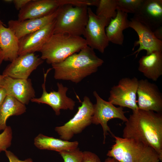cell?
Listing matches in <instances>:
<instances>
[{"label": "cell", "mask_w": 162, "mask_h": 162, "mask_svg": "<svg viewBox=\"0 0 162 162\" xmlns=\"http://www.w3.org/2000/svg\"><path fill=\"white\" fill-rule=\"evenodd\" d=\"M81 106L78 107L74 116L64 125L55 128L61 139L69 141L73 136L79 134L92 123L94 105L87 96L83 98Z\"/></svg>", "instance_id": "cell-6"}, {"label": "cell", "mask_w": 162, "mask_h": 162, "mask_svg": "<svg viewBox=\"0 0 162 162\" xmlns=\"http://www.w3.org/2000/svg\"><path fill=\"white\" fill-rule=\"evenodd\" d=\"M3 60L4 57L3 53L1 50L0 49V66Z\"/></svg>", "instance_id": "cell-35"}, {"label": "cell", "mask_w": 162, "mask_h": 162, "mask_svg": "<svg viewBox=\"0 0 162 162\" xmlns=\"http://www.w3.org/2000/svg\"><path fill=\"white\" fill-rule=\"evenodd\" d=\"M132 112L125 122L122 138L134 140L152 147L162 161L161 113L139 109Z\"/></svg>", "instance_id": "cell-1"}, {"label": "cell", "mask_w": 162, "mask_h": 162, "mask_svg": "<svg viewBox=\"0 0 162 162\" xmlns=\"http://www.w3.org/2000/svg\"><path fill=\"white\" fill-rule=\"evenodd\" d=\"M129 27L137 33L139 40L135 42L133 49L138 45V49L129 56L135 54L137 57L140 52L145 50L146 55L156 51H162V40L157 39L153 32L144 24L133 17L129 20Z\"/></svg>", "instance_id": "cell-14"}, {"label": "cell", "mask_w": 162, "mask_h": 162, "mask_svg": "<svg viewBox=\"0 0 162 162\" xmlns=\"http://www.w3.org/2000/svg\"><path fill=\"white\" fill-rule=\"evenodd\" d=\"M81 162H101L98 156L95 153L88 151L83 152Z\"/></svg>", "instance_id": "cell-28"}, {"label": "cell", "mask_w": 162, "mask_h": 162, "mask_svg": "<svg viewBox=\"0 0 162 162\" xmlns=\"http://www.w3.org/2000/svg\"><path fill=\"white\" fill-rule=\"evenodd\" d=\"M138 82V79L135 77L122 78L117 85L111 88L108 101L114 105L128 108L132 111L137 110L139 108L136 97Z\"/></svg>", "instance_id": "cell-7"}, {"label": "cell", "mask_w": 162, "mask_h": 162, "mask_svg": "<svg viewBox=\"0 0 162 162\" xmlns=\"http://www.w3.org/2000/svg\"><path fill=\"white\" fill-rule=\"evenodd\" d=\"M7 95L5 89L3 87H0V106Z\"/></svg>", "instance_id": "cell-32"}, {"label": "cell", "mask_w": 162, "mask_h": 162, "mask_svg": "<svg viewBox=\"0 0 162 162\" xmlns=\"http://www.w3.org/2000/svg\"><path fill=\"white\" fill-rule=\"evenodd\" d=\"M138 63L139 71L148 79L156 81L162 75V51L142 56Z\"/></svg>", "instance_id": "cell-19"}, {"label": "cell", "mask_w": 162, "mask_h": 162, "mask_svg": "<svg viewBox=\"0 0 162 162\" xmlns=\"http://www.w3.org/2000/svg\"><path fill=\"white\" fill-rule=\"evenodd\" d=\"M115 143L106 154L120 162H160V156L152 147L138 141L116 136Z\"/></svg>", "instance_id": "cell-3"}, {"label": "cell", "mask_w": 162, "mask_h": 162, "mask_svg": "<svg viewBox=\"0 0 162 162\" xmlns=\"http://www.w3.org/2000/svg\"><path fill=\"white\" fill-rule=\"evenodd\" d=\"M55 20L41 29L19 40L18 56L40 52L54 34Z\"/></svg>", "instance_id": "cell-15"}, {"label": "cell", "mask_w": 162, "mask_h": 162, "mask_svg": "<svg viewBox=\"0 0 162 162\" xmlns=\"http://www.w3.org/2000/svg\"><path fill=\"white\" fill-rule=\"evenodd\" d=\"M88 13V20L82 35L88 46L104 53L109 43L105 32L106 26L90 7Z\"/></svg>", "instance_id": "cell-11"}, {"label": "cell", "mask_w": 162, "mask_h": 162, "mask_svg": "<svg viewBox=\"0 0 162 162\" xmlns=\"http://www.w3.org/2000/svg\"><path fill=\"white\" fill-rule=\"evenodd\" d=\"M3 1L7 3H13V0H4Z\"/></svg>", "instance_id": "cell-36"}, {"label": "cell", "mask_w": 162, "mask_h": 162, "mask_svg": "<svg viewBox=\"0 0 162 162\" xmlns=\"http://www.w3.org/2000/svg\"><path fill=\"white\" fill-rule=\"evenodd\" d=\"M137 95L139 109L161 113L162 94L156 84L147 79L139 80Z\"/></svg>", "instance_id": "cell-12"}, {"label": "cell", "mask_w": 162, "mask_h": 162, "mask_svg": "<svg viewBox=\"0 0 162 162\" xmlns=\"http://www.w3.org/2000/svg\"><path fill=\"white\" fill-rule=\"evenodd\" d=\"M144 0H117V10L134 14L140 7Z\"/></svg>", "instance_id": "cell-25"}, {"label": "cell", "mask_w": 162, "mask_h": 162, "mask_svg": "<svg viewBox=\"0 0 162 162\" xmlns=\"http://www.w3.org/2000/svg\"><path fill=\"white\" fill-rule=\"evenodd\" d=\"M88 7L70 4L60 7L55 20L54 34L81 36L88 20Z\"/></svg>", "instance_id": "cell-5"}, {"label": "cell", "mask_w": 162, "mask_h": 162, "mask_svg": "<svg viewBox=\"0 0 162 162\" xmlns=\"http://www.w3.org/2000/svg\"><path fill=\"white\" fill-rule=\"evenodd\" d=\"M82 153L78 148L72 150L58 152L64 162H81Z\"/></svg>", "instance_id": "cell-27"}, {"label": "cell", "mask_w": 162, "mask_h": 162, "mask_svg": "<svg viewBox=\"0 0 162 162\" xmlns=\"http://www.w3.org/2000/svg\"><path fill=\"white\" fill-rule=\"evenodd\" d=\"M133 17L153 32L162 26V0H144Z\"/></svg>", "instance_id": "cell-16"}, {"label": "cell", "mask_w": 162, "mask_h": 162, "mask_svg": "<svg viewBox=\"0 0 162 162\" xmlns=\"http://www.w3.org/2000/svg\"><path fill=\"white\" fill-rule=\"evenodd\" d=\"M4 152L9 162H33L31 158H27L23 160H20L16 155L10 151L7 150Z\"/></svg>", "instance_id": "cell-29"}, {"label": "cell", "mask_w": 162, "mask_h": 162, "mask_svg": "<svg viewBox=\"0 0 162 162\" xmlns=\"http://www.w3.org/2000/svg\"><path fill=\"white\" fill-rule=\"evenodd\" d=\"M95 14L106 24L117 14V0H98Z\"/></svg>", "instance_id": "cell-24"}, {"label": "cell", "mask_w": 162, "mask_h": 162, "mask_svg": "<svg viewBox=\"0 0 162 162\" xmlns=\"http://www.w3.org/2000/svg\"><path fill=\"white\" fill-rule=\"evenodd\" d=\"M4 76L0 74V87H2Z\"/></svg>", "instance_id": "cell-34"}, {"label": "cell", "mask_w": 162, "mask_h": 162, "mask_svg": "<svg viewBox=\"0 0 162 162\" xmlns=\"http://www.w3.org/2000/svg\"><path fill=\"white\" fill-rule=\"evenodd\" d=\"M115 17L111 19L105 28L106 34L109 42L122 45L124 40L123 31L129 27L128 14L117 10Z\"/></svg>", "instance_id": "cell-21"}, {"label": "cell", "mask_w": 162, "mask_h": 162, "mask_svg": "<svg viewBox=\"0 0 162 162\" xmlns=\"http://www.w3.org/2000/svg\"><path fill=\"white\" fill-rule=\"evenodd\" d=\"M26 109L25 105L7 95L0 106V131L7 127V120L10 116L21 115L26 112Z\"/></svg>", "instance_id": "cell-23"}, {"label": "cell", "mask_w": 162, "mask_h": 162, "mask_svg": "<svg viewBox=\"0 0 162 162\" xmlns=\"http://www.w3.org/2000/svg\"><path fill=\"white\" fill-rule=\"evenodd\" d=\"M153 32L157 39L162 40V26L156 28Z\"/></svg>", "instance_id": "cell-31"}, {"label": "cell", "mask_w": 162, "mask_h": 162, "mask_svg": "<svg viewBox=\"0 0 162 162\" xmlns=\"http://www.w3.org/2000/svg\"><path fill=\"white\" fill-rule=\"evenodd\" d=\"M0 49L4 60L11 62L18 56L19 39L14 32L0 20Z\"/></svg>", "instance_id": "cell-20"}, {"label": "cell", "mask_w": 162, "mask_h": 162, "mask_svg": "<svg viewBox=\"0 0 162 162\" xmlns=\"http://www.w3.org/2000/svg\"><path fill=\"white\" fill-rule=\"evenodd\" d=\"M87 46L85 39L81 36L53 34L39 52L40 58L52 64L62 62Z\"/></svg>", "instance_id": "cell-4"}, {"label": "cell", "mask_w": 162, "mask_h": 162, "mask_svg": "<svg viewBox=\"0 0 162 162\" xmlns=\"http://www.w3.org/2000/svg\"><path fill=\"white\" fill-rule=\"evenodd\" d=\"M43 62L34 53L19 56L6 67L2 75L14 79H27Z\"/></svg>", "instance_id": "cell-13"}, {"label": "cell", "mask_w": 162, "mask_h": 162, "mask_svg": "<svg viewBox=\"0 0 162 162\" xmlns=\"http://www.w3.org/2000/svg\"><path fill=\"white\" fill-rule=\"evenodd\" d=\"M52 69H49L46 73L44 74V82L42 85L43 93L41 96L39 98H32L31 101L38 104H44L49 105L53 109L56 115L58 116L60 114L61 110H74L75 102L67 96L66 93L68 88L64 86L62 83H57V91H53L50 92L46 91L45 86L46 78L48 73Z\"/></svg>", "instance_id": "cell-10"}, {"label": "cell", "mask_w": 162, "mask_h": 162, "mask_svg": "<svg viewBox=\"0 0 162 162\" xmlns=\"http://www.w3.org/2000/svg\"><path fill=\"white\" fill-rule=\"evenodd\" d=\"M12 131L10 126H7L0 134V153L5 152L11 145L12 139Z\"/></svg>", "instance_id": "cell-26"}, {"label": "cell", "mask_w": 162, "mask_h": 162, "mask_svg": "<svg viewBox=\"0 0 162 162\" xmlns=\"http://www.w3.org/2000/svg\"><path fill=\"white\" fill-rule=\"evenodd\" d=\"M104 63L94 50L87 46L78 53L72 54L60 63L51 65L54 70L55 79L77 83L96 72Z\"/></svg>", "instance_id": "cell-2"}, {"label": "cell", "mask_w": 162, "mask_h": 162, "mask_svg": "<svg viewBox=\"0 0 162 162\" xmlns=\"http://www.w3.org/2000/svg\"></svg>", "instance_id": "cell-37"}, {"label": "cell", "mask_w": 162, "mask_h": 162, "mask_svg": "<svg viewBox=\"0 0 162 162\" xmlns=\"http://www.w3.org/2000/svg\"><path fill=\"white\" fill-rule=\"evenodd\" d=\"M58 9L54 12L42 17L22 21L10 20L8 22V27L14 32L19 40L53 22L57 14Z\"/></svg>", "instance_id": "cell-18"}, {"label": "cell", "mask_w": 162, "mask_h": 162, "mask_svg": "<svg viewBox=\"0 0 162 162\" xmlns=\"http://www.w3.org/2000/svg\"><path fill=\"white\" fill-rule=\"evenodd\" d=\"M2 87L8 95L14 98L23 104H28L35 98V92L30 79H14L4 76Z\"/></svg>", "instance_id": "cell-17"}, {"label": "cell", "mask_w": 162, "mask_h": 162, "mask_svg": "<svg viewBox=\"0 0 162 162\" xmlns=\"http://www.w3.org/2000/svg\"><path fill=\"white\" fill-rule=\"evenodd\" d=\"M104 162H120L115 159L111 157H109L106 158Z\"/></svg>", "instance_id": "cell-33"}, {"label": "cell", "mask_w": 162, "mask_h": 162, "mask_svg": "<svg viewBox=\"0 0 162 162\" xmlns=\"http://www.w3.org/2000/svg\"><path fill=\"white\" fill-rule=\"evenodd\" d=\"M31 0H13L14 3L15 8L20 10L25 6Z\"/></svg>", "instance_id": "cell-30"}, {"label": "cell", "mask_w": 162, "mask_h": 162, "mask_svg": "<svg viewBox=\"0 0 162 162\" xmlns=\"http://www.w3.org/2000/svg\"><path fill=\"white\" fill-rule=\"evenodd\" d=\"M84 3L83 0H31L19 10L17 20L42 17L54 12L62 5L80 6Z\"/></svg>", "instance_id": "cell-9"}, {"label": "cell", "mask_w": 162, "mask_h": 162, "mask_svg": "<svg viewBox=\"0 0 162 162\" xmlns=\"http://www.w3.org/2000/svg\"><path fill=\"white\" fill-rule=\"evenodd\" d=\"M93 94L96 98V103L94 104V111L92 123L96 125H101L103 131V143L104 144L106 136L109 134L108 132L112 136L114 135L108 125V122L111 119L117 118L126 122L128 118L125 115L126 112L124 111L123 107H116L109 101L104 100L96 91L93 92Z\"/></svg>", "instance_id": "cell-8"}, {"label": "cell", "mask_w": 162, "mask_h": 162, "mask_svg": "<svg viewBox=\"0 0 162 162\" xmlns=\"http://www.w3.org/2000/svg\"><path fill=\"white\" fill-rule=\"evenodd\" d=\"M34 143L35 147L40 149L52 150L58 152L74 150L77 148L79 145L77 141L70 142L41 134L34 138Z\"/></svg>", "instance_id": "cell-22"}]
</instances>
